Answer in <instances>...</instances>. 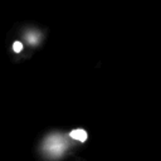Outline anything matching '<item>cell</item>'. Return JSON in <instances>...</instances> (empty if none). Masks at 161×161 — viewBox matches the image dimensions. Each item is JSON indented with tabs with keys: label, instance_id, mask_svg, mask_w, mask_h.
I'll use <instances>...</instances> for the list:
<instances>
[{
	"label": "cell",
	"instance_id": "obj_1",
	"mask_svg": "<svg viewBox=\"0 0 161 161\" xmlns=\"http://www.w3.org/2000/svg\"><path fill=\"white\" fill-rule=\"evenodd\" d=\"M69 136L74 140H78V141H86L87 140V132L84 130H74L69 133Z\"/></svg>",
	"mask_w": 161,
	"mask_h": 161
},
{
	"label": "cell",
	"instance_id": "obj_2",
	"mask_svg": "<svg viewBox=\"0 0 161 161\" xmlns=\"http://www.w3.org/2000/svg\"><path fill=\"white\" fill-rule=\"evenodd\" d=\"M13 49H14L15 53H20L21 49H23V44H21L20 42H15V43L13 44Z\"/></svg>",
	"mask_w": 161,
	"mask_h": 161
}]
</instances>
